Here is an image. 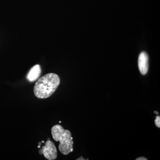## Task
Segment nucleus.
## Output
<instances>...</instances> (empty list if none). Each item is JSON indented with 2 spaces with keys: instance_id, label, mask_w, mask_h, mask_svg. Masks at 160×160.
I'll return each mask as SVG.
<instances>
[{
  "instance_id": "2",
  "label": "nucleus",
  "mask_w": 160,
  "mask_h": 160,
  "mask_svg": "<svg viewBox=\"0 0 160 160\" xmlns=\"http://www.w3.org/2000/svg\"><path fill=\"white\" fill-rule=\"evenodd\" d=\"M51 134L54 141L60 142L58 148L63 154L66 155L73 151V138L69 130L60 125H55L52 128Z\"/></svg>"
},
{
  "instance_id": "1",
  "label": "nucleus",
  "mask_w": 160,
  "mask_h": 160,
  "mask_svg": "<svg viewBox=\"0 0 160 160\" xmlns=\"http://www.w3.org/2000/svg\"><path fill=\"white\" fill-rule=\"evenodd\" d=\"M60 83V78L57 74H46L37 81L33 89L35 95L40 99L49 98L57 89Z\"/></svg>"
},
{
  "instance_id": "3",
  "label": "nucleus",
  "mask_w": 160,
  "mask_h": 160,
  "mask_svg": "<svg viewBox=\"0 0 160 160\" xmlns=\"http://www.w3.org/2000/svg\"><path fill=\"white\" fill-rule=\"evenodd\" d=\"M40 154L44 155L47 159L54 160L57 158L58 153L56 147L54 143L50 140L45 143V145L39 151Z\"/></svg>"
},
{
  "instance_id": "5",
  "label": "nucleus",
  "mask_w": 160,
  "mask_h": 160,
  "mask_svg": "<svg viewBox=\"0 0 160 160\" xmlns=\"http://www.w3.org/2000/svg\"><path fill=\"white\" fill-rule=\"evenodd\" d=\"M41 72V66L39 65H35L29 71L27 75V79L29 82H34L39 78Z\"/></svg>"
},
{
  "instance_id": "8",
  "label": "nucleus",
  "mask_w": 160,
  "mask_h": 160,
  "mask_svg": "<svg viewBox=\"0 0 160 160\" xmlns=\"http://www.w3.org/2000/svg\"><path fill=\"white\" fill-rule=\"evenodd\" d=\"M77 160H86V159H84V158H83V157H81L78 158L77 159Z\"/></svg>"
},
{
  "instance_id": "6",
  "label": "nucleus",
  "mask_w": 160,
  "mask_h": 160,
  "mask_svg": "<svg viewBox=\"0 0 160 160\" xmlns=\"http://www.w3.org/2000/svg\"><path fill=\"white\" fill-rule=\"evenodd\" d=\"M155 123L156 125L158 128L160 127V117L158 116L156 118V119L155 120Z\"/></svg>"
},
{
  "instance_id": "7",
  "label": "nucleus",
  "mask_w": 160,
  "mask_h": 160,
  "mask_svg": "<svg viewBox=\"0 0 160 160\" xmlns=\"http://www.w3.org/2000/svg\"><path fill=\"white\" fill-rule=\"evenodd\" d=\"M147 159L146 158L140 157L136 159V160H147Z\"/></svg>"
},
{
  "instance_id": "9",
  "label": "nucleus",
  "mask_w": 160,
  "mask_h": 160,
  "mask_svg": "<svg viewBox=\"0 0 160 160\" xmlns=\"http://www.w3.org/2000/svg\"><path fill=\"white\" fill-rule=\"evenodd\" d=\"M155 113H156V114H158V112L157 111H154V112Z\"/></svg>"
},
{
  "instance_id": "4",
  "label": "nucleus",
  "mask_w": 160,
  "mask_h": 160,
  "mask_svg": "<svg viewBox=\"0 0 160 160\" xmlns=\"http://www.w3.org/2000/svg\"><path fill=\"white\" fill-rule=\"evenodd\" d=\"M148 61L149 58L147 53L145 52H141L139 56L138 64L139 69L142 74H146L148 72L149 67Z\"/></svg>"
}]
</instances>
